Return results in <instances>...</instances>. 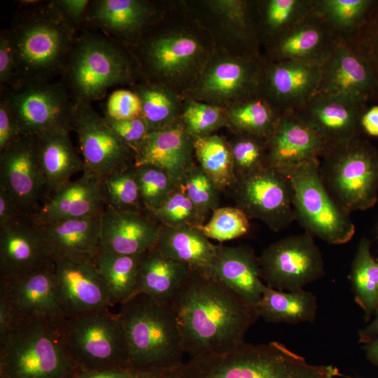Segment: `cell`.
<instances>
[{"label":"cell","instance_id":"41","mask_svg":"<svg viewBox=\"0 0 378 378\" xmlns=\"http://www.w3.org/2000/svg\"><path fill=\"white\" fill-rule=\"evenodd\" d=\"M146 212L159 225L169 227L192 226L201 228L206 219L181 186H177L160 206Z\"/></svg>","mask_w":378,"mask_h":378},{"label":"cell","instance_id":"59","mask_svg":"<svg viewBox=\"0 0 378 378\" xmlns=\"http://www.w3.org/2000/svg\"><path fill=\"white\" fill-rule=\"evenodd\" d=\"M374 318L358 332L359 342L365 344L378 339V307L374 312Z\"/></svg>","mask_w":378,"mask_h":378},{"label":"cell","instance_id":"21","mask_svg":"<svg viewBox=\"0 0 378 378\" xmlns=\"http://www.w3.org/2000/svg\"><path fill=\"white\" fill-rule=\"evenodd\" d=\"M266 144V167L281 172L319 160L326 149L294 111L281 113Z\"/></svg>","mask_w":378,"mask_h":378},{"label":"cell","instance_id":"23","mask_svg":"<svg viewBox=\"0 0 378 378\" xmlns=\"http://www.w3.org/2000/svg\"><path fill=\"white\" fill-rule=\"evenodd\" d=\"M206 274L254 309L265 285L258 257L248 245H217L216 255Z\"/></svg>","mask_w":378,"mask_h":378},{"label":"cell","instance_id":"31","mask_svg":"<svg viewBox=\"0 0 378 378\" xmlns=\"http://www.w3.org/2000/svg\"><path fill=\"white\" fill-rule=\"evenodd\" d=\"M262 68L250 58L219 62L204 76L202 89L215 97L244 99L259 92Z\"/></svg>","mask_w":378,"mask_h":378},{"label":"cell","instance_id":"48","mask_svg":"<svg viewBox=\"0 0 378 378\" xmlns=\"http://www.w3.org/2000/svg\"><path fill=\"white\" fill-rule=\"evenodd\" d=\"M135 93L141 103V116L147 122L150 132L171 125L169 122L174 111V104L167 92L156 85H146Z\"/></svg>","mask_w":378,"mask_h":378},{"label":"cell","instance_id":"27","mask_svg":"<svg viewBox=\"0 0 378 378\" xmlns=\"http://www.w3.org/2000/svg\"><path fill=\"white\" fill-rule=\"evenodd\" d=\"M160 231V225L144 211L106 207L102 249L122 254L142 253L155 246Z\"/></svg>","mask_w":378,"mask_h":378},{"label":"cell","instance_id":"52","mask_svg":"<svg viewBox=\"0 0 378 378\" xmlns=\"http://www.w3.org/2000/svg\"><path fill=\"white\" fill-rule=\"evenodd\" d=\"M176 368L137 369L124 367L101 370L82 371L72 378H172Z\"/></svg>","mask_w":378,"mask_h":378},{"label":"cell","instance_id":"57","mask_svg":"<svg viewBox=\"0 0 378 378\" xmlns=\"http://www.w3.org/2000/svg\"><path fill=\"white\" fill-rule=\"evenodd\" d=\"M360 127L367 134L378 136V105L365 109L361 117Z\"/></svg>","mask_w":378,"mask_h":378},{"label":"cell","instance_id":"38","mask_svg":"<svg viewBox=\"0 0 378 378\" xmlns=\"http://www.w3.org/2000/svg\"><path fill=\"white\" fill-rule=\"evenodd\" d=\"M281 114L259 91L241 99L230 110L229 118L232 127L240 134L267 139Z\"/></svg>","mask_w":378,"mask_h":378},{"label":"cell","instance_id":"43","mask_svg":"<svg viewBox=\"0 0 378 378\" xmlns=\"http://www.w3.org/2000/svg\"><path fill=\"white\" fill-rule=\"evenodd\" d=\"M367 64L378 99V0L374 2L360 27L346 40Z\"/></svg>","mask_w":378,"mask_h":378},{"label":"cell","instance_id":"7","mask_svg":"<svg viewBox=\"0 0 378 378\" xmlns=\"http://www.w3.org/2000/svg\"><path fill=\"white\" fill-rule=\"evenodd\" d=\"M130 72L127 58L109 37L85 33L76 37L62 74L74 99L90 103Z\"/></svg>","mask_w":378,"mask_h":378},{"label":"cell","instance_id":"29","mask_svg":"<svg viewBox=\"0 0 378 378\" xmlns=\"http://www.w3.org/2000/svg\"><path fill=\"white\" fill-rule=\"evenodd\" d=\"M154 247L164 256L206 274L216 255L217 245L209 241L201 228L160 225L159 237Z\"/></svg>","mask_w":378,"mask_h":378},{"label":"cell","instance_id":"13","mask_svg":"<svg viewBox=\"0 0 378 378\" xmlns=\"http://www.w3.org/2000/svg\"><path fill=\"white\" fill-rule=\"evenodd\" d=\"M230 192L249 219L260 220L274 232L295 220L292 186L280 170L265 167L238 180Z\"/></svg>","mask_w":378,"mask_h":378},{"label":"cell","instance_id":"6","mask_svg":"<svg viewBox=\"0 0 378 378\" xmlns=\"http://www.w3.org/2000/svg\"><path fill=\"white\" fill-rule=\"evenodd\" d=\"M320 174L333 200L349 214L369 209L378 200V149L360 136L326 148Z\"/></svg>","mask_w":378,"mask_h":378},{"label":"cell","instance_id":"39","mask_svg":"<svg viewBox=\"0 0 378 378\" xmlns=\"http://www.w3.org/2000/svg\"><path fill=\"white\" fill-rule=\"evenodd\" d=\"M374 0H313V8L337 39L347 40L364 22Z\"/></svg>","mask_w":378,"mask_h":378},{"label":"cell","instance_id":"36","mask_svg":"<svg viewBox=\"0 0 378 378\" xmlns=\"http://www.w3.org/2000/svg\"><path fill=\"white\" fill-rule=\"evenodd\" d=\"M193 148L199 166L219 191H230L237 181L230 145L221 137L209 134L195 137Z\"/></svg>","mask_w":378,"mask_h":378},{"label":"cell","instance_id":"51","mask_svg":"<svg viewBox=\"0 0 378 378\" xmlns=\"http://www.w3.org/2000/svg\"><path fill=\"white\" fill-rule=\"evenodd\" d=\"M104 118L113 131L132 150L134 155L135 150L150 132L141 116L121 120Z\"/></svg>","mask_w":378,"mask_h":378},{"label":"cell","instance_id":"34","mask_svg":"<svg viewBox=\"0 0 378 378\" xmlns=\"http://www.w3.org/2000/svg\"><path fill=\"white\" fill-rule=\"evenodd\" d=\"M192 37L175 34L159 36L147 45L146 57L152 69L160 75L177 74L190 64L200 53Z\"/></svg>","mask_w":378,"mask_h":378},{"label":"cell","instance_id":"2","mask_svg":"<svg viewBox=\"0 0 378 378\" xmlns=\"http://www.w3.org/2000/svg\"><path fill=\"white\" fill-rule=\"evenodd\" d=\"M76 29L62 17L52 1L24 8L6 31L15 59L12 85L52 80L62 74L77 37Z\"/></svg>","mask_w":378,"mask_h":378},{"label":"cell","instance_id":"49","mask_svg":"<svg viewBox=\"0 0 378 378\" xmlns=\"http://www.w3.org/2000/svg\"><path fill=\"white\" fill-rule=\"evenodd\" d=\"M186 128L193 138L209 134L222 123L220 110L214 106L192 102L183 114Z\"/></svg>","mask_w":378,"mask_h":378},{"label":"cell","instance_id":"20","mask_svg":"<svg viewBox=\"0 0 378 378\" xmlns=\"http://www.w3.org/2000/svg\"><path fill=\"white\" fill-rule=\"evenodd\" d=\"M366 108L367 104L346 98L314 95L294 112L328 148L360 136V120Z\"/></svg>","mask_w":378,"mask_h":378},{"label":"cell","instance_id":"12","mask_svg":"<svg viewBox=\"0 0 378 378\" xmlns=\"http://www.w3.org/2000/svg\"><path fill=\"white\" fill-rule=\"evenodd\" d=\"M73 131L83 155V173L99 183L134 165L132 150L89 102L75 99Z\"/></svg>","mask_w":378,"mask_h":378},{"label":"cell","instance_id":"56","mask_svg":"<svg viewBox=\"0 0 378 378\" xmlns=\"http://www.w3.org/2000/svg\"><path fill=\"white\" fill-rule=\"evenodd\" d=\"M21 212L13 197L0 187V227L6 225Z\"/></svg>","mask_w":378,"mask_h":378},{"label":"cell","instance_id":"53","mask_svg":"<svg viewBox=\"0 0 378 378\" xmlns=\"http://www.w3.org/2000/svg\"><path fill=\"white\" fill-rule=\"evenodd\" d=\"M90 1L86 0H57L52 4L62 17L72 25L78 27L86 18Z\"/></svg>","mask_w":378,"mask_h":378},{"label":"cell","instance_id":"45","mask_svg":"<svg viewBox=\"0 0 378 378\" xmlns=\"http://www.w3.org/2000/svg\"><path fill=\"white\" fill-rule=\"evenodd\" d=\"M249 218L238 207H218L213 211L210 220L201 230L209 239L220 242L246 234L250 229Z\"/></svg>","mask_w":378,"mask_h":378},{"label":"cell","instance_id":"40","mask_svg":"<svg viewBox=\"0 0 378 378\" xmlns=\"http://www.w3.org/2000/svg\"><path fill=\"white\" fill-rule=\"evenodd\" d=\"M261 8L263 26L272 43L313 10V0H269Z\"/></svg>","mask_w":378,"mask_h":378},{"label":"cell","instance_id":"16","mask_svg":"<svg viewBox=\"0 0 378 378\" xmlns=\"http://www.w3.org/2000/svg\"><path fill=\"white\" fill-rule=\"evenodd\" d=\"M55 258L30 216L20 214L0 227V279L53 266Z\"/></svg>","mask_w":378,"mask_h":378},{"label":"cell","instance_id":"35","mask_svg":"<svg viewBox=\"0 0 378 378\" xmlns=\"http://www.w3.org/2000/svg\"><path fill=\"white\" fill-rule=\"evenodd\" d=\"M144 253L122 254L101 249L95 265L106 282L114 305L121 304L132 298Z\"/></svg>","mask_w":378,"mask_h":378},{"label":"cell","instance_id":"42","mask_svg":"<svg viewBox=\"0 0 378 378\" xmlns=\"http://www.w3.org/2000/svg\"><path fill=\"white\" fill-rule=\"evenodd\" d=\"M101 185L106 207L143 211L134 165L107 177Z\"/></svg>","mask_w":378,"mask_h":378},{"label":"cell","instance_id":"11","mask_svg":"<svg viewBox=\"0 0 378 378\" xmlns=\"http://www.w3.org/2000/svg\"><path fill=\"white\" fill-rule=\"evenodd\" d=\"M262 279L279 290L295 291L325 274L322 253L307 232L271 244L258 257Z\"/></svg>","mask_w":378,"mask_h":378},{"label":"cell","instance_id":"19","mask_svg":"<svg viewBox=\"0 0 378 378\" xmlns=\"http://www.w3.org/2000/svg\"><path fill=\"white\" fill-rule=\"evenodd\" d=\"M321 68L308 62H270L262 68L259 91L281 113L295 111L315 94Z\"/></svg>","mask_w":378,"mask_h":378},{"label":"cell","instance_id":"3","mask_svg":"<svg viewBox=\"0 0 378 378\" xmlns=\"http://www.w3.org/2000/svg\"><path fill=\"white\" fill-rule=\"evenodd\" d=\"M332 365H312L279 342H245L223 354L202 356L178 366L172 378H335Z\"/></svg>","mask_w":378,"mask_h":378},{"label":"cell","instance_id":"50","mask_svg":"<svg viewBox=\"0 0 378 378\" xmlns=\"http://www.w3.org/2000/svg\"><path fill=\"white\" fill-rule=\"evenodd\" d=\"M105 118L121 120L141 116V103L139 96L127 90H118L109 96L105 111Z\"/></svg>","mask_w":378,"mask_h":378},{"label":"cell","instance_id":"30","mask_svg":"<svg viewBox=\"0 0 378 378\" xmlns=\"http://www.w3.org/2000/svg\"><path fill=\"white\" fill-rule=\"evenodd\" d=\"M69 132L55 130L36 136L40 162L50 196L85 169L83 160L72 145Z\"/></svg>","mask_w":378,"mask_h":378},{"label":"cell","instance_id":"8","mask_svg":"<svg viewBox=\"0 0 378 378\" xmlns=\"http://www.w3.org/2000/svg\"><path fill=\"white\" fill-rule=\"evenodd\" d=\"M282 172L290 181L295 220L304 232L330 244H343L352 239L354 223L325 187L320 159Z\"/></svg>","mask_w":378,"mask_h":378},{"label":"cell","instance_id":"4","mask_svg":"<svg viewBox=\"0 0 378 378\" xmlns=\"http://www.w3.org/2000/svg\"><path fill=\"white\" fill-rule=\"evenodd\" d=\"M63 323L15 321L0 339V378H72L82 372L67 349Z\"/></svg>","mask_w":378,"mask_h":378},{"label":"cell","instance_id":"10","mask_svg":"<svg viewBox=\"0 0 378 378\" xmlns=\"http://www.w3.org/2000/svg\"><path fill=\"white\" fill-rule=\"evenodd\" d=\"M21 134L38 136L74 130L75 99L63 82L32 80L13 84L1 93Z\"/></svg>","mask_w":378,"mask_h":378},{"label":"cell","instance_id":"60","mask_svg":"<svg viewBox=\"0 0 378 378\" xmlns=\"http://www.w3.org/2000/svg\"><path fill=\"white\" fill-rule=\"evenodd\" d=\"M364 349L368 359L378 367V339L365 344Z\"/></svg>","mask_w":378,"mask_h":378},{"label":"cell","instance_id":"5","mask_svg":"<svg viewBox=\"0 0 378 378\" xmlns=\"http://www.w3.org/2000/svg\"><path fill=\"white\" fill-rule=\"evenodd\" d=\"M120 306L129 368H174L183 363L186 352L182 335L170 304L138 294Z\"/></svg>","mask_w":378,"mask_h":378},{"label":"cell","instance_id":"46","mask_svg":"<svg viewBox=\"0 0 378 378\" xmlns=\"http://www.w3.org/2000/svg\"><path fill=\"white\" fill-rule=\"evenodd\" d=\"M230 148L237 181L266 167L265 139L240 134Z\"/></svg>","mask_w":378,"mask_h":378},{"label":"cell","instance_id":"28","mask_svg":"<svg viewBox=\"0 0 378 378\" xmlns=\"http://www.w3.org/2000/svg\"><path fill=\"white\" fill-rule=\"evenodd\" d=\"M191 270L187 265L164 256L155 247L150 248L142 254L132 298L145 294L161 304H170Z\"/></svg>","mask_w":378,"mask_h":378},{"label":"cell","instance_id":"47","mask_svg":"<svg viewBox=\"0 0 378 378\" xmlns=\"http://www.w3.org/2000/svg\"><path fill=\"white\" fill-rule=\"evenodd\" d=\"M181 186L205 218L210 211L213 212L219 207L220 192L199 165L194 164L191 167Z\"/></svg>","mask_w":378,"mask_h":378},{"label":"cell","instance_id":"15","mask_svg":"<svg viewBox=\"0 0 378 378\" xmlns=\"http://www.w3.org/2000/svg\"><path fill=\"white\" fill-rule=\"evenodd\" d=\"M0 295L6 300L14 322L23 319L62 323L66 319L59 302L53 266L10 279H0Z\"/></svg>","mask_w":378,"mask_h":378},{"label":"cell","instance_id":"44","mask_svg":"<svg viewBox=\"0 0 378 378\" xmlns=\"http://www.w3.org/2000/svg\"><path fill=\"white\" fill-rule=\"evenodd\" d=\"M134 169L146 211L160 206L178 186L167 172L158 167L143 164L134 166Z\"/></svg>","mask_w":378,"mask_h":378},{"label":"cell","instance_id":"24","mask_svg":"<svg viewBox=\"0 0 378 378\" xmlns=\"http://www.w3.org/2000/svg\"><path fill=\"white\" fill-rule=\"evenodd\" d=\"M103 213L37 226L55 259L95 263L102 249Z\"/></svg>","mask_w":378,"mask_h":378},{"label":"cell","instance_id":"58","mask_svg":"<svg viewBox=\"0 0 378 378\" xmlns=\"http://www.w3.org/2000/svg\"><path fill=\"white\" fill-rule=\"evenodd\" d=\"M13 323L10 307L5 298L0 295V339L5 336Z\"/></svg>","mask_w":378,"mask_h":378},{"label":"cell","instance_id":"18","mask_svg":"<svg viewBox=\"0 0 378 378\" xmlns=\"http://www.w3.org/2000/svg\"><path fill=\"white\" fill-rule=\"evenodd\" d=\"M314 95L341 97L365 104L374 99L371 72L362 57L346 41L337 39L321 64Z\"/></svg>","mask_w":378,"mask_h":378},{"label":"cell","instance_id":"1","mask_svg":"<svg viewBox=\"0 0 378 378\" xmlns=\"http://www.w3.org/2000/svg\"><path fill=\"white\" fill-rule=\"evenodd\" d=\"M191 358L223 354L244 342L255 309L207 274L192 270L170 303Z\"/></svg>","mask_w":378,"mask_h":378},{"label":"cell","instance_id":"33","mask_svg":"<svg viewBox=\"0 0 378 378\" xmlns=\"http://www.w3.org/2000/svg\"><path fill=\"white\" fill-rule=\"evenodd\" d=\"M255 310L258 317L270 323L312 322L317 313V301L313 293L304 289L284 292L265 284Z\"/></svg>","mask_w":378,"mask_h":378},{"label":"cell","instance_id":"37","mask_svg":"<svg viewBox=\"0 0 378 378\" xmlns=\"http://www.w3.org/2000/svg\"><path fill=\"white\" fill-rule=\"evenodd\" d=\"M372 241L360 240L351 264L350 281L356 302L368 321L378 307V260L371 253Z\"/></svg>","mask_w":378,"mask_h":378},{"label":"cell","instance_id":"55","mask_svg":"<svg viewBox=\"0 0 378 378\" xmlns=\"http://www.w3.org/2000/svg\"><path fill=\"white\" fill-rule=\"evenodd\" d=\"M15 80V59L6 31L0 37V83L10 86Z\"/></svg>","mask_w":378,"mask_h":378},{"label":"cell","instance_id":"17","mask_svg":"<svg viewBox=\"0 0 378 378\" xmlns=\"http://www.w3.org/2000/svg\"><path fill=\"white\" fill-rule=\"evenodd\" d=\"M55 274L65 319L114 306L95 263L55 259Z\"/></svg>","mask_w":378,"mask_h":378},{"label":"cell","instance_id":"32","mask_svg":"<svg viewBox=\"0 0 378 378\" xmlns=\"http://www.w3.org/2000/svg\"><path fill=\"white\" fill-rule=\"evenodd\" d=\"M151 9L144 1L99 0L90 1L86 18L108 36H127L146 22Z\"/></svg>","mask_w":378,"mask_h":378},{"label":"cell","instance_id":"14","mask_svg":"<svg viewBox=\"0 0 378 378\" xmlns=\"http://www.w3.org/2000/svg\"><path fill=\"white\" fill-rule=\"evenodd\" d=\"M0 187L30 216L48 200L36 136L20 134L0 151Z\"/></svg>","mask_w":378,"mask_h":378},{"label":"cell","instance_id":"54","mask_svg":"<svg viewBox=\"0 0 378 378\" xmlns=\"http://www.w3.org/2000/svg\"><path fill=\"white\" fill-rule=\"evenodd\" d=\"M20 134L18 123L6 101L1 96L0 100V151Z\"/></svg>","mask_w":378,"mask_h":378},{"label":"cell","instance_id":"9","mask_svg":"<svg viewBox=\"0 0 378 378\" xmlns=\"http://www.w3.org/2000/svg\"><path fill=\"white\" fill-rule=\"evenodd\" d=\"M62 334L80 371L128 367L127 343L118 313L108 309L66 319Z\"/></svg>","mask_w":378,"mask_h":378},{"label":"cell","instance_id":"26","mask_svg":"<svg viewBox=\"0 0 378 378\" xmlns=\"http://www.w3.org/2000/svg\"><path fill=\"white\" fill-rule=\"evenodd\" d=\"M105 207L101 183L83 173L52 193L31 218L36 225H48L96 216Z\"/></svg>","mask_w":378,"mask_h":378},{"label":"cell","instance_id":"22","mask_svg":"<svg viewBox=\"0 0 378 378\" xmlns=\"http://www.w3.org/2000/svg\"><path fill=\"white\" fill-rule=\"evenodd\" d=\"M192 136L186 127L173 125L150 132L134 152V166L158 167L181 186L194 165Z\"/></svg>","mask_w":378,"mask_h":378},{"label":"cell","instance_id":"61","mask_svg":"<svg viewBox=\"0 0 378 378\" xmlns=\"http://www.w3.org/2000/svg\"><path fill=\"white\" fill-rule=\"evenodd\" d=\"M349 378H360V377H348Z\"/></svg>","mask_w":378,"mask_h":378},{"label":"cell","instance_id":"25","mask_svg":"<svg viewBox=\"0 0 378 378\" xmlns=\"http://www.w3.org/2000/svg\"><path fill=\"white\" fill-rule=\"evenodd\" d=\"M337 38L322 18L313 10L271 43L270 62L302 61L322 64Z\"/></svg>","mask_w":378,"mask_h":378}]
</instances>
